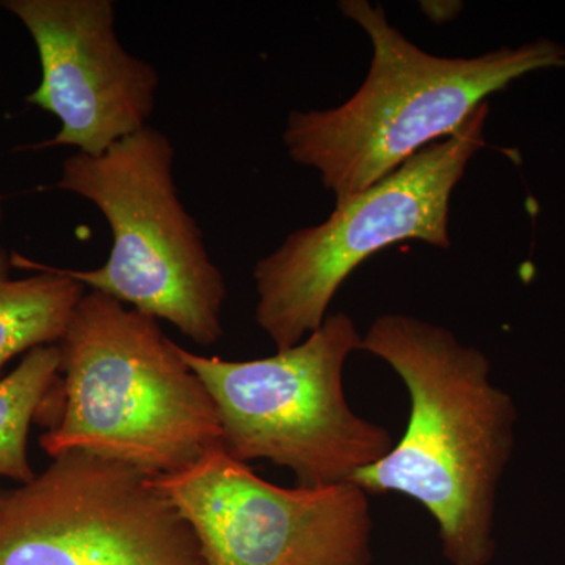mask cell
Here are the masks:
<instances>
[{"instance_id":"obj_11","label":"cell","mask_w":565,"mask_h":565,"mask_svg":"<svg viewBox=\"0 0 565 565\" xmlns=\"http://www.w3.org/2000/svg\"><path fill=\"white\" fill-rule=\"evenodd\" d=\"M61 349L41 345L0 379V476L20 484L35 479L28 456L31 424L41 415L57 422L62 405Z\"/></svg>"},{"instance_id":"obj_2","label":"cell","mask_w":565,"mask_h":565,"mask_svg":"<svg viewBox=\"0 0 565 565\" xmlns=\"http://www.w3.org/2000/svg\"><path fill=\"white\" fill-rule=\"evenodd\" d=\"M338 9L370 36L373 61L366 79L333 109L292 110L282 131L292 161L316 170L337 204L452 136L511 82L565 65V47L552 40L478 57H438L405 39L381 6L343 0Z\"/></svg>"},{"instance_id":"obj_9","label":"cell","mask_w":565,"mask_h":565,"mask_svg":"<svg viewBox=\"0 0 565 565\" xmlns=\"http://www.w3.org/2000/svg\"><path fill=\"white\" fill-rule=\"evenodd\" d=\"M39 51L41 82L25 102L61 129L32 148H76L102 156L150 126L161 77L126 51L111 0H2Z\"/></svg>"},{"instance_id":"obj_13","label":"cell","mask_w":565,"mask_h":565,"mask_svg":"<svg viewBox=\"0 0 565 565\" xmlns=\"http://www.w3.org/2000/svg\"><path fill=\"white\" fill-rule=\"evenodd\" d=\"M3 217H6V212H3L2 199H0V225H2Z\"/></svg>"},{"instance_id":"obj_10","label":"cell","mask_w":565,"mask_h":565,"mask_svg":"<svg viewBox=\"0 0 565 565\" xmlns=\"http://www.w3.org/2000/svg\"><path fill=\"white\" fill-rule=\"evenodd\" d=\"M85 286L0 245V371L14 356L57 344Z\"/></svg>"},{"instance_id":"obj_8","label":"cell","mask_w":565,"mask_h":565,"mask_svg":"<svg viewBox=\"0 0 565 565\" xmlns=\"http://www.w3.org/2000/svg\"><path fill=\"white\" fill-rule=\"evenodd\" d=\"M154 484L199 539L206 565H370V494L353 482L275 486L222 446Z\"/></svg>"},{"instance_id":"obj_4","label":"cell","mask_w":565,"mask_h":565,"mask_svg":"<svg viewBox=\"0 0 565 565\" xmlns=\"http://www.w3.org/2000/svg\"><path fill=\"white\" fill-rule=\"evenodd\" d=\"M174 159L172 141L152 126L102 156L76 151L65 159L57 188L102 212L111 248L98 269L61 273L172 323L193 343L211 345L223 337L228 288L202 228L181 202Z\"/></svg>"},{"instance_id":"obj_12","label":"cell","mask_w":565,"mask_h":565,"mask_svg":"<svg viewBox=\"0 0 565 565\" xmlns=\"http://www.w3.org/2000/svg\"><path fill=\"white\" fill-rule=\"evenodd\" d=\"M423 6H424L423 7L424 11H435V10L438 11L437 14H434V17H430V20H434V21H448L449 18L446 17L445 11H446V13L449 14V17L455 18L456 11L460 10V6H457V3H451V2H427V3H423Z\"/></svg>"},{"instance_id":"obj_5","label":"cell","mask_w":565,"mask_h":565,"mask_svg":"<svg viewBox=\"0 0 565 565\" xmlns=\"http://www.w3.org/2000/svg\"><path fill=\"white\" fill-rule=\"evenodd\" d=\"M362 338L351 316L333 313L302 343L266 359L180 352L214 401L230 456L270 460L289 468L297 486L319 489L351 482L394 446L384 426L345 399L344 366Z\"/></svg>"},{"instance_id":"obj_6","label":"cell","mask_w":565,"mask_h":565,"mask_svg":"<svg viewBox=\"0 0 565 565\" xmlns=\"http://www.w3.org/2000/svg\"><path fill=\"white\" fill-rule=\"evenodd\" d=\"M489 104L452 136L416 152L366 191L337 204L326 222L297 230L253 269L256 323L286 351L326 321L349 275L403 241L451 247L449 203L476 152L486 145Z\"/></svg>"},{"instance_id":"obj_1","label":"cell","mask_w":565,"mask_h":565,"mask_svg":"<svg viewBox=\"0 0 565 565\" xmlns=\"http://www.w3.org/2000/svg\"><path fill=\"white\" fill-rule=\"evenodd\" d=\"M362 351L399 375L411 414L392 451L351 482L422 505L452 565H489L498 489L515 448L514 399L493 384L484 352L415 316H379Z\"/></svg>"},{"instance_id":"obj_3","label":"cell","mask_w":565,"mask_h":565,"mask_svg":"<svg viewBox=\"0 0 565 565\" xmlns=\"http://www.w3.org/2000/svg\"><path fill=\"white\" fill-rule=\"evenodd\" d=\"M57 345L61 412L40 438L52 459L85 451L158 478L222 446L210 392L158 319L85 292Z\"/></svg>"},{"instance_id":"obj_7","label":"cell","mask_w":565,"mask_h":565,"mask_svg":"<svg viewBox=\"0 0 565 565\" xmlns=\"http://www.w3.org/2000/svg\"><path fill=\"white\" fill-rule=\"evenodd\" d=\"M0 565H206L192 526L131 465L85 451L0 489Z\"/></svg>"}]
</instances>
